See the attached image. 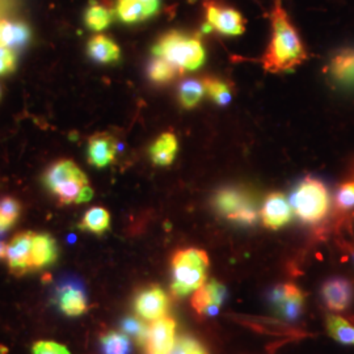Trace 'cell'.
I'll list each match as a JSON object with an SVG mask.
<instances>
[{"label":"cell","mask_w":354,"mask_h":354,"mask_svg":"<svg viewBox=\"0 0 354 354\" xmlns=\"http://www.w3.org/2000/svg\"><path fill=\"white\" fill-rule=\"evenodd\" d=\"M306 58L304 42L282 7V0H276L272 12V38L263 57L264 70L273 74L288 73Z\"/></svg>","instance_id":"obj_1"},{"label":"cell","mask_w":354,"mask_h":354,"mask_svg":"<svg viewBox=\"0 0 354 354\" xmlns=\"http://www.w3.org/2000/svg\"><path fill=\"white\" fill-rule=\"evenodd\" d=\"M153 57L174 64L180 74L200 68L206 61V50L198 36L180 30H169L152 46Z\"/></svg>","instance_id":"obj_2"},{"label":"cell","mask_w":354,"mask_h":354,"mask_svg":"<svg viewBox=\"0 0 354 354\" xmlns=\"http://www.w3.org/2000/svg\"><path fill=\"white\" fill-rule=\"evenodd\" d=\"M171 291L176 298H184L201 288L207 279L209 256L203 250H180L172 256Z\"/></svg>","instance_id":"obj_3"},{"label":"cell","mask_w":354,"mask_h":354,"mask_svg":"<svg viewBox=\"0 0 354 354\" xmlns=\"http://www.w3.org/2000/svg\"><path fill=\"white\" fill-rule=\"evenodd\" d=\"M290 205L301 222L317 225L328 214L330 205L328 189L317 177H304L292 190Z\"/></svg>","instance_id":"obj_4"},{"label":"cell","mask_w":354,"mask_h":354,"mask_svg":"<svg viewBox=\"0 0 354 354\" xmlns=\"http://www.w3.org/2000/svg\"><path fill=\"white\" fill-rule=\"evenodd\" d=\"M44 187L57 198L59 205L79 203L80 194L89 187L86 174L70 159L54 162L42 176Z\"/></svg>","instance_id":"obj_5"},{"label":"cell","mask_w":354,"mask_h":354,"mask_svg":"<svg viewBox=\"0 0 354 354\" xmlns=\"http://www.w3.org/2000/svg\"><path fill=\"white\" fill-rule=\"evenodd\" d=\"M215 210L241 226H252L257 219V210L253 198L244 190L234 187L222 188L213 197Z\"/></svg>","instance_id":"obj_6"},{"label":"cell","mask_w":354,"mask_h":354,"mask_svg":"<svg viewBox=\"0 0 354 354\" xmlns=\"http://www.w3.org/2000/svg\"><path fill=\"white\" fill-rule=\"evenodd\" d=\"M51 301L68 317H82L88 310V298L83 281L74 276L59 279L53 291Z\"/></svg>","instance_id":"obj_7"},{"label":"cell","mask_w":354,"mask_h":354,"mask_svg":"<svg viewBox=\"0 0 354 354\" xmlns=\"http://www.w3.org/2000/svg\"><path fill=\"white\" fill-rule=\"evenodd\" d=\"M268 302L276 317L290 323L304 314V294L292 283L274 286L268 295Z\"/></svg>","instance_id":"obj_8"},{"label":"cell","mask_w":354,"mask_h":354,"mask_svg":"<svg viewBox=\"0 0 354 354\" xmlns=\"http://www.w3.org/2000/svg\"><path fill=\"white\" fill-rule=\"evenodd\" d=\"M133 308L136 314L143 320L155 322L160 317H167L169 298L160 286L150 285L137 292L133 302Z\"/></svg>","instance_id":"obj_9"},{"label":"cell","mask_w":354,"mask_h":354,"mask_svg":"<svg viewBox=\"0 0 354 354\" xmlns=\"http://www.w3.org/2000/svg\"><path fill=\"white\" fill-rule=\"evenodd\" d=\"M207 26L223 36H241L245 30V21L241 13L226 6L206 3Z\"/></svg>","instance_id":"obj_10"},{"label":"cell","mask_w":354,"mask_h":354,"mask_svg":"<svg viewBox=\"0 0 354 354\" xmlns=\"http://www.w3.org/2000/svg\"><path fill=\"white\" fill-rule=\"evenodd\" d=\"M227 299V289L225 285L212 279L205 282L201 288L193 292L190 304L193 310L203 317H215Z\"/></svg>","instance_id":"obj_11"},{"label":"cell","mask_w":354,"mask_h":354,"mask_svg":"<svg viewBox=\"0 0 354 354\" xmlns=\"http://www.w3.org/2000/svg\"><path fill=\"white\" fill-rule=\"evenodd\" d=\"M35 232L24 231L15 235L12 241L7 245L6 261L10 268V272L23 277L32 272V244Z\"/></svg>","instance_id":"obj_12"},{"label":"cell","mask_w":354,"mask_h":354,"mask_svg":"<svg viewBox=\"0 0 354 354\" xmlns=\"http://www.w3.org/2000/svg\"><path fill=\"white\" fill-rule=\"evenodd\" d=\"M176 342V322L169 317L155 320L150 326L146 353L171 354Z\"/></svg>","instance_id":"obj_13"},{"label":"cell","mask_w":354,"mask_h":354,"mask_svg":"<svg viewBox=\"0 0 354 354\" xmlns=\"http://www.w3.org/2000/svg\"><path fill=\"white\" fill-rule=\"evenodd\" d=\"M292 209L288 198L279 193L273 192L268 194L261 209V219L266 228L279 230L290 223Z\"/></svg>","instance_id":"obj_14"},{"label":"cell","mask_w":354,"mask_h":354,"mask_svg":"<svg viewBox=\"0 0 354 354\" xmlns=\"http://www.w3.org/2000/svg\"><path fill=\"white\" fill-rule=\"evenodd\" d=\"M322 298L330 311H344L352 304L353 286L342 277L327 279L322 286Z\"/></svg>","instance_id":"obj_15"},{"label":"cell","mask_w":354,"mask_h":354,"mask_svg":"<svg viewBox=\"0 0 354 354\" xmlns=\"http://www.w3.org/2000/svg\"><path fill=\"white\" fill-rule=\"evenodd\" d=\"M59 248L55 239L48 232L35 234L32 244V272L44 270L57 263Z\"/></svg>","instance_id":"obj_16"},{"label":"cell","mask_w":354,"mask_h":354,"mask_svg":"<svg viewBox=\"0 0 354 354\" xmlns=\"http://www.w3.org/2000/svg\"><path fill=\"white\" fill-rule=\"evenodd\" d=\"M117 153V143L109 134H96L91 137L87 149L88 163L99 169L112 165Z\"/></svg>","instance_id":"obj_17"},{"label":"cell","mask_w":354,"mask_h":354,"mask_svg":"<svg viewBox=\"0 0 354 354\" xmlns=\"http://www.w3.org/2000/svg\"><path fill=\"white\" fill-rule=\"evenodd\" d=\"M328 74L337 84L354 87V49L337 51L329 61Z\"/></svg>","instance_id":"obj_18"},{"label":"cell","mask_w":354,"mask_h":354,"mask_svg":"<svg viewBox=\"0 0 354 354\" xmlns=\"http://www.w3.org/2000/svg\"><path fill=\"white\" fill-rule=\"evenodd\" d=\"M87 54L96 64H113L120 61L121 49L112 38L104 35H96L89 38Z\"/></svg>","instance_id":"obj_19"},{"label":"cell","mask_w":354,"mask_h":354,"mask_svg":"<svg viewBox=\"0 0 354 354\" xmlns=\"http://www.w3.org/2000/svg\"><path fill=\"white\" fill-rule=\"evenodd\" d=\"M30 28L23 21L1 20L0 21V46L19 49L30 41Z\"/></svg>","instance_id":"obj_20"},{"label":"cell","mask_w":354,"mask_h":354,"mask_svg":"<svg viewBox=\"0 0 354 354\" xmlns=\"http://www.w3.org/2000/svg\"><path fill=\"white\" fill-rule=\"evenodd\" d=\"M178 151V140L171 131L163 133L150 146L151 162L158 167H168L172 165Z\"/></svg>","instance_id":"obj_21"},{"label":"cell","mask_w":354,"mask_h":354,"mask_svg":"<svg viewBox=\"0 0 354 354\" xmlns=\"http://www.w3.org/2000/svg\"><path fill=\"white\" fill-rule=\"evenodd\" d=\"M79 228L102 236L111 228V214L102 206L91 207L79 222Z\"/></svg>","instance_id":"obj_22"},{"label":"cell","mask_w":354,"mask_h":354,"mask_svg":"<svg viewBox=\"0 0 354 354\" xmlns=\"http://www.w3.org/2000/svg\"><path fill=\"white\" fill-rule=\"evenodd\" d=\"M113 21V12L97 1H92L84 12V24L89 30L102 32Z\"/></svg>","instance_id":"obj_23"},{"label":"cell","mask_w":354,"mask_h":354,"mask_svg":"<svg viewBox=\"0 0 354 354\" xmlns=\"http://www.w3.org/2000/svg\"><path fill=\"white\" fill-rule=\"evenodd\" d=\"M115 15L125 24H137L151 17L137 0H117Z\"/></svg>","instance_id":"obj_24"},{"label":"cell","mask_w":354,"mask_h":354,"mask_svg":"<svg viewBox=\"0 0 354 354\" xmlns=\"http://www.w3.org/2000/svg\"><path fill=\"white\" fill-rule=\"evenodd\" d=\"M178 74V70L174 64H169L160 57H153L147 66L149 79L158 86H165L171 83Z\"/></svg>","instance_id":"obj_25"},{"label":"cell","mask_w":354,"mask_h":354,"mask_svg":"<svg viewBox=\"0 0 354 354\" xmlns=\"http://www.w3.org/2000/svg\"><path fill=\"white\" fill-rule=\"evenodd\" d=\"M102 354H130L131 342L124 332L108 330L100 336Z\"/></svg>","instance_id":"obj_26"},{"label":"cell","mask_w":354,"mask_h":354,"mask_svg":"<svg viewBox=\"0 0 354 354\" xmlns=\"http://www.w3.org/2000/svg\"><path fill=\"white\" fill-rule=\"evenodd\" d=\"M203 83L205 93L219 106H225L232 100L231 86L227 82L215 76H207L203 79Z\"/></svg>","instance_id":"obj_27"},{"label":"cell","mask_w":354,"mask_h":354,"mask_svg":"<svg viewBox=\"0 0 354 354\" xmlns=\"http://www.w3.org/2000/svg\"><path fill=\"white\" fill-rule=\"evenodd\" d=\"M205 88L203 82L196 79H188L181 83L178 88V102L184 109L196 108L203 99Z\"/></svg>","instance_id":"obj_28"},{"label":"cell","mask_w":354,"mask_h":354,"mask_svg":"<svg viewBox=\"0 0 354 354\" xmlns=\"http://www.w3.org/2000/svg\"><path fill=\"white\" fill-rule=\"evenodd\" d=\"M328 335L337 342L344 345H354V326L348 320L336 315L327 317Z\"/></svg>","instance_id":"obj_29"},{"label":"cell","mask_w":354,"mask_h":354,"mask_svg":"<svg viewBox=\"0 0 354 354\" xmlns=\"http://www.w3.org/2000/svg\"><path fill=\"white\" fill-rule=\"evenodd\" d=\"M21 214V203L13 197L0 200V234L11 230Z\"/></svg>","instance_id":"obj_30"},{"label":"cell","mask_w":354,"mask_h":354,"mask_svg":"<svg viewBox=\"0 0 354 354\" xmlns=\"http://www.w3.org/2000/svg\"><path fill=\"white\" fill-rule=\"evenodd\" d=\"M121 329L129 339L140 346H146L150 326H147L142 317H127L121 322Z\"/></svg>","instance_id":"obj_31"},{"label":"cell","mask_w":354,"mask_h":354,"mask_svg":"<svg viewBox=\"0 0 354 354\" xmlns=\"http://www.w3.org/2000/svg\"><path fill=\"white\" fill-rule=\"evenodd\" d=\"M335 206L340 214L354 213V181L344 183L335 197Z\"/></svg>","instance_id":"obj_32"},{"label":"cell","mask_w":354,"mask_h":354,"mask_svg":"<svg viewBox=\"0 0 354 354\" xmlns=\"http://www.w3.org/2000/svg\"><path fill=\"white\" fill-rule=\"evenodd\" d=\"M171 354H210L203 342L190 336L176 339Z\"/></svg>","instance_id":"obj_33"},{"label":"cell","mask_w":354,"mask_h":354,"mask_svg":"<svg viewBox=\"0 0 354 354\" xmlns=\"http://www.w3.org/2000/svg\"><path fill=\"white\" fill-rule=\"evenodd\" d=\"M17 67V57L12 49L0 46V76L12 74Z\"/></svg>","instance_id":"obj_34"},{"label":"cell","mask_w":354,"mask_h":354,"mask_svg":"<svg viewBox=\"0 0 354 354\" xmlns=\"http://www.w3.org/2000/svg\"><path fill=\"white\" fill-rule=\"evenodd\" d=\"M33 354H71L68 349L55 342H37L32 346Z\"/></svg>","instance_id":"obj_35"},{"label":"cell","mask_w":354,"mask_h":354,"mask_svg":"<svg viewBox=\"0 0 354 354\" xmlns=\"http://www.w3.org/2000/svg\"><path fill=\"white\" fill-rule=\"evenodd\" d=\"M137 1H140V4L146 8V11L149 12L151 17L159 11L160 0H137Z\"/></svg>","instance_id":"obj_36"},{"label":"cell","mask_w":354,"mask_h":354,"mask_svg":"<svg viewBox=\"0 0 354 354\" xmlns=\"http://www.w3.org/2000/svg\"><path fill=\"white\" fill-rule=\"evenodd\" d=\"M7 245L4 241H0V260H6L7 256Z\"/></svg>","instance_id":"obj_37"},{"label":"cell","mask_w":354,"mask_h":354,"mask_svg":"<svg viewBox=\"0 0 354 354\" xmlns=\"http://www.w3.org/2000/svg\"><path fill=\"white\" fill-rule=\"evenodd\" d=\"M0 99H1V88H0Z\"/></svg>","instance_id":"obj_38"},{"label":"cell","mask_w":354,"mask_h":354,"mask_svg":"<svg viewBox=\"0 0 354 354\" xmlns=\"http://www.w3.org/2000/svg\"><path fill=\"white\" fill-rule=\"evenodd\" d=\"M146 354H149V353H146Z\"/></svg>","instance_id":"obj_39"}]
</instances>
